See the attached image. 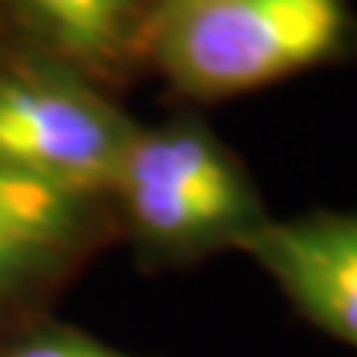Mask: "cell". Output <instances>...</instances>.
<instances>
[{
	"mask_svg": "<svg viewBox=\"0 0 357 357\" xmlns=\"http://www.w3.org/2000/svg\"><path fill=\"white\" fill-rule=\"evenodd\" d=\"M159 3H162V0H155V7H159Z\"/></svg>",
	"mask_w": 357,
	"mask_h": 357,
	"instance_id": "obj_8",
	"label": "cell"
},
{
	"mask_svg": "<svg viewBox=\"0 0 357 357\" xmlns=\"http://www.w3.org/2000/svg\"><path fill=\"white\" fill-rule=\"evenodd\" d=\"M354 56L347 0H162L142 66L185 100L218 102Z\"/></svg>",
	"mask_w": 357,
	"mask_h": 357,
	"instance_id": "obj_1",
	"label": "cell"
},
{
	"mask_svg": "<svg viewBox=\"0 0 357 357\" xmlns=\"http://www.w3.org/2000/svg\"><path fill=\"white\" fill-rule=\"evenodd\" d=\"M0 357H132L126 351L96 341L93 334H83L66 324H33L26 331L13 334L0 347Z\"/></svg>",
	"mask_w": 357,
	"mask_h": 357,
	"instance_id": "obj_7",
	"label": "cell"
},
{
	"mask_svg": "<svg viewBox=\"0 0 357 357\" xmlns=\"http://www.w3.org/2000/svg\"><path fill=\"white\" fill-rule=\"evenodd\" d=\"M0 63H3V53H0Z\"/></svg>",
	"mask_w": 357,
	"mask_h": 357,
	"instance_id": "obj_9",
	"label": "cell"
},
{
	"mask_svg": "<svg viewBox=\"0 0 357 357\" xmlns=\"http://www.w3.org/2000/svg\"><path fill=\"white\" fill-rule=\"evenodd\" d=\"M318 331L357 351V212L268 218L242 248Z\"/></svg>",
	"mask_w": 357,
	"mask_h": 357,
	"instance_id": "obj_5",
	"label": "cell"
},
{
	"mask_svg": "<svg viewBox=\"0 0 357 357\" xmlns=\"http://www.w3.org/2000/svg\"><path fill=\"white\" fill-rule=\"evenodd\" d=\"M109 229L116 218L106 195L0 166V311L63 281Z\"/></svg>",
	"mask_w": 357,
	"mask_h": 357,
	"instance_id": "obj_4",
	"label": "cell"
},
{
	"mask_svg": "<svg viewBox=\"0 0 357 357\" xmlns=\"http://www.w3.org/2000/svg\"><path fill=\"white\" fill-rule=\"evenodd\" d=\"M0 13L33 56L109 86L142 66L155 0H0Z\"/></svg>",
	"mask_w": 357,
	"mask_h": 357,
	"instance_id": "obj_6",
	"label": "cell"
},
{
	"mask_svg": "<svg viewBox=\"0 0 357 357\" xmlns=\"http://www.w3.org/2000/svg\"><path fill=\"white\" fill-rule=\"evenodd\" d=\"M109 208L136 252L162 268L242 255L271 218L252 172L199 116L136 129L113 178Z\"/></svg>",
	"mask_w": 357,
	"mask_h": 357,
	"instance_id": "obj_2",
	"label": "cell"
},
{
	"mask_svg": "<svg viewBox=\"0 0 357 357\" xmlns=\"http://www.w3.org/2000/svg\"><path fill=\"white\" fill-rule=\"evenodd\" d=\"M136 129L102 86L66 66L0 63V166L109 199Z\"/></svg>",
	"mask_w": 357,
	"mask_h": 357,
	"instance_id": "obj_3",
	"label": "cell"
}]
</instances>
